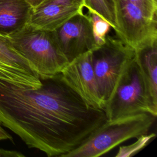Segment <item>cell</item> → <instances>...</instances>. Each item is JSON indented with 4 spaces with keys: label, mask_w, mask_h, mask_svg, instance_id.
Wrapping results in <instances>:
<instances>
[{
    "label": "cell",
    "mask_w": 157,
    "mask_h": 157,
    "mask_svg": "<svg viewBox=\"0 0 157 157\" xmlns=\"http://www.w3.org/2000/svg\"><path fill=\"white\" fill-rule=\"evenodd\" d=\"M88 12L86 14L90 20L92 33L97 47L101 45L105 40L106 37L110 28V24L97 12L86 7Z\"/></svg>",
    "instance_id": "13"
},
{
    "label": "cell",
    "mask_w": 157,
    "mask_h": 157,
    "mask_svg": "<svg viewBox=\"0 0 157 157\" xmlns=\"http://www.w3.org/2000/svg\"><path fill=\"white\" fill-rule=\"evenodd\" d=\"M156 116L141 113L114 120H107L94 129L76 148L61 157H98L121 143L147 134Z\"/></svg>",
    "instance_id": "2"
},
{
    "label": "cell",
    "mask_w": 157,
    "mask_h": 157,
    "mask_svg": "<svg viewBox=\"0 0 157 157\" xmlns=\"http://www.w3.org/2000/svg\"><path fill=\"white\" fill-rule=\"evenodd\" d=\"M25 155L21 152L0 148V157H24Z\"/></svg>",
    "instance_id": "17"
},
{
    "label": "cell",
    "mask_w": 157,
    "mask_h": 157,
    "mask_svg": "<svg viewBox=\"0 0 157 157\" xmlns=\"http://www.w3.org/2000/svg\"><path fill=\"white\" fill-rule=\"evenodd\" d=\"M8 37L13 48L27 59L40 79L59 74L69 63L55 31L39 29L27 24Z\"/></svg>",
    "instance_id": "3"
},
{
    "label": "cell",
    "mask_w": 157,
    "mask_h": 157,
    "mask_svg": "<svg viewBox=\"0 0 157 157\" xmlns=\"http://www.w3.org/2000/svg\"><path fill=\"white\" fill-rule=\"evenodd\" d=\"M0 77L20 86L38 88L42 85L39 74L12 46L10 39L0 34Z\"/></svg>",
    "instance_id": "9"
},
{
    "label": "cell",
    "mask_w": 157,
    "mask_h": 157,
    "mask_svg": "<svg viewBox=\"0 0 157 157\" xmlns=\"http://www.w3.org/2000/svg\"><path fill=\"white\" fill-rule=\"evenodd\" d=\"M155 133L145 134L138 137V139L133 144L128 145L121 146L119 148L116 157H129L134 156L135 154L140 151L142 148L147 145L151 140L155 137Z\"/></svg>",
    "instance_id": "15"
},
{
    "label": "cell",
    "mask_w": 157,
    "mask_h": 157,
    "mask_svg": "<svg viewBox=\"0 0 157 157\" xmlns=\"http://www.w3.org/2000/svg\"><path fill=\"white\" fill-rule=\"evenodd\" d=\"M116 36L135 51L157 42V19L126 0H112Z\"/></svg>",
    "instance_id": "6"
},
{
    "label": "cell",
    "mask_w": 157,
    "mask_h": 157,
    "mask_svg": "<svg viewBox=\"0 0 157 157\" xmlns=\"http://www.w3.org/2000/svg\"><path fill=\"white\" fill-rule=\"evenodd\" d=\"M103 110L107 120L141 113L156 117L157 102L147 90L135 56L118 80Z\"/></svg>",
    "instance_id": "4"
},
{
    "label": "cell",
    "mask_w": 157,
    "mask_h": 157,
    "mask_svg": "<svg viewBox=\"0 0 157 157\" xmlns=\"http://www.w3.org/2000/svg\"><path fill=\"white\" fill-rule=\"evenodd\" d=\"M7 139L13 141V139L12 136L7 131L4 132H0V140H7Z\"/></svg>",
    "instance_id": "20"
},
{
    "label": "cell",
    "mask_w": 157,
    "mask_h": 157,
    "mask_svg": "<svg viewBox=\"0 0 157 157\" xmlns=\"http://www.w3.org/2000/svg\"><path fill=\"white\" fill-rule=\"evenodd\" d=\"M83 7L63 4L56 0H46L33 8L28 24L35 28L54 31L75 15L82 13Z\"/></svg>",
    "instance_id": "10"
},
{
    "label": "cell",
    "mask_w": 157,
    "mask_h": 157,
    "mask_svg": "<svg viewBox=\"0 0 157 157\" xmlns=\"http://www.w3.org/2000/svg\"><path fill=\"white\" fill-rule=\"evenodd\" d=\"M135 59L150 96L157 102V42L136 50Z\"/></svg>",
    "instance_id": "12"
},
{
    "label": "cell",
    "mask_w": 157,
    "mask_h": 157,
    "mask_svg": "<svg viewBox=\"0 0 157 157\" xmlns=\"http://www.w3.org/2000/svg\"><path fill=\"white\" fill-rule=\"evenodd\" d=\"M134 56L135 50L117 36L107 35L105 42L92 50V66L99 92L105 102Z\"/></svg>",
    "instance_id": "5"
},
{
    "label": "cell",
    "mask_w": 157,
    "mask_h": 157,
    "mask_svg": "<svg viewBox=\"0 0 157 157\" xmlns=\"http://www.w3.org/2000/svg\"><path fill=\"white\" fill-rule=\"evenodd\" d=\"M54 31L69 62L97 47L90 20L83 12L75 15Z\"/></svg>",
    "instance_id": "8"
},
{
    "label": "cell",
    "mask_w": 157,
    "mask_h": 157,
    "mask_svg": "<svg viewBox=\"0 0 157 157\" xmlns=\"http://www.w3.org/2000/svg\"><path fill=\"white\" fill-rule=\"evenodd\" d=\"M84 7L90 8L105 18L111 25L115 28L113 6L112 0H84Z\"/></svg>",
    "instance_id": "14"
},
{
    "label": "cell",
    "mask_w": 157,
    "mask_h": 157,
    "mask_svg": "<svg viewBox=\"0 0 157 157\" xmlns=\"http://www.w3.org/2000/svg\"><path fill=\"white\" fill-rule=\"evenodd\" d=\"M66 5L80 6L84 8V0H56Z\"/></svg>",
    "instance_id": "18"
},
{
    "label": "cell",
    "mask_w": 157,
    "mask_h": 157,
    "mask_svg": "<svg viewBox=\"0 0 157 157\" xmlns=\"http://www.w3.org/2000/svg\"><path fill=\"white\" fill-rule=\"evenodd\" d=\"M41 81L39 88H31L0 77V123L29 148L61 157L107 119L104 110L87 105L60 73Z\"/></svg>",
    "instance_id": "1"
},
{
    "label": "cell",
    "mask_w": 157,
    "mask_h": 157,
    "mask_svg": "<svg viewBox=\"0 0 157 157\" xmlns=\"http://www.w3.org/2000/svg\"><path fill=\"white\" fill-rule=\"evenodd\" d=\"M91 51L68 63L60 72L65 83L90 107L104 109L105 101L99 92L94 75Z\"/></svg>",
    "instance_id": "7"
},
{
    "label": "cell",
    "mask_w": 157,
    "mask_h": 157,
    "mask_svg": "<svg viewBox=\"0 0 157 157\" xmlns=\"http://www.w3.org/2000/svg\"><path fill=\"white\" fill-rule=\"evenodd\" d=\"M33 7L26 0H0V34L9 36L28 24Z\"/></svg>",
    "instance_id": "11"
},
{
    "label": "cell",
    "mask_w": 157,
    "mask_h": 157,
    "mask_svg": "<svg viewBox=\"0 0 157 157\" xmlns=\"http://www.w3.org/2000/svg\"><path fill=\"white\" fill-rule=\"evenodd\" d=\"M26 1L33 8H34L39 6L40 4H42L46 0H26Z\"/></svg>",
    "instance_id": "19"
},
{
    "label": "cell",
    "mask_w": 157,
    "mask_h": 157,
    "mask_svg": "<svg viewBox=\"0 0 157 157\" xmlns=\"http://www.w3.org/2000/svg\"><path fill=\"white\" fill-rule=\"evenodd\" d=\"M140 7L148 17L157 19V0H126Z\"/></svg>",
    "instance_id": "16"
},
{
    "label": "cell",
    "mask_w": 157,
    "mask_h": 157,
    "mask_svg": "<svg viewBox=\"0 0 157 157\" xmlns=\"http://www.w3.org/2000/svg\"><path fill=\"white\" fill-rule=\"evenodd\" d=\"M0 132H6V131L3 129V128L1 126V123H0Z\"/></svg>",
    "instance_id": "21"
}]
</instances>
